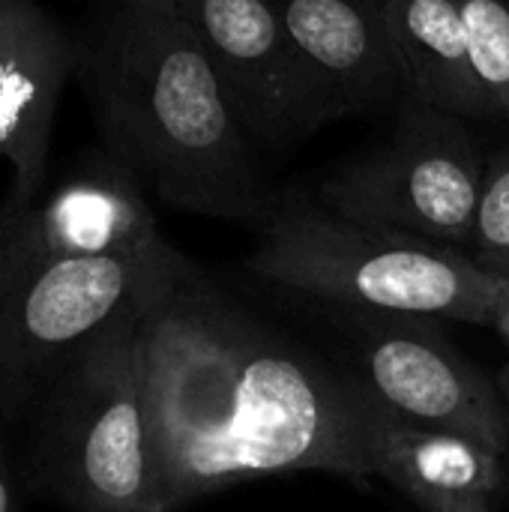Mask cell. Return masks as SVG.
<instances>
[{
  "instance_id": "cell-9",
  "label": "cell",
  "mask_w": 509,
  "mask_h": 512,
  "mask_svg": "<svg viewBox=\"0 0 509 512\" xmlns=\"http://www.w3.org/2000/svg\"><path fill=\"white\" fill-rule=\"evenodd\" d=\"M162 240L141 180L108 150L90 153L57 189L0 222V288L69 258H99Z\"/></svg>"
},
{
  "instance_id": "cell-19",
  "label": "cell",
  "mask_w": 509,
  "mask_h": 512,
  "mask_svg": "<svg viewBox=\"0 0 509 512\" xmlns=\"http://www.w3.org/2000/svg\"><path fill=\"white\" fill-rule=\"evenodd\" d=\"M498 387H501V396H504V408H507V426H509V363L501 369Z\"/></svg>"
},
{
  "instance_id": "cell-2",
  "label": "cell",
  "mask_w": 509,
  "mask_h": 512,
  "mask_svg": "<svg viewBox=\"0 0 509 512\" xmlns=\"http://www.w3.org/2000/svg\"><path fill=\"white\" fill-rule=\"evenodd\" d=\"M75 78L102 150L174 210L264 225L279 192L174 0H111L78 30Z\"/></svg>"
},
{
  "instance_id": "cell-20",
  "label": "cell",
  "mask_w": 509,
  "mask_h": 512,
  "mask_svg": "<svg viewBox=\"0 0 509 512\" xmlns=\"http://www.w3.org/2000/svg\"><path fill=\"white\" fill-rule=\"evenodd\" d=\"M507 462H509V456H507Z\"/></svg>"
},
{
  "instance_id": "cell-18",
  "label": "cell",
  "mask_w": 509,
  "mask_h": 512,
  "mask_svg": "<svg viewBox=\"0 0 509 512\" xmlns=\"http://www.w3.org/2000/svg\"><path fill=\"white\" fill-rule=\"evenodd\" d=\"M444 512H492L489 501H459V504H450Z\"/></svg>"
},
{
  "instance_id": "cell-11",
  "label": "cell",
  "mask_w": 509,
  "mask_h": 512,
  "mask_svg": "<svg viewBox=\"0 0 509 512\" xmlns=\"http://www.w3.org/2000/svg\"><path fill=\"white\" fill-rule=\"evenodd\" d=\"M267 3L345 114L378 108L396 93H405L387 24V0Z\"/></svg>"
},
{
  "instance_id": "cell-1",
  "label": "cell",
  "mask_w": 509,
  "mask_h": 512,
  "mask_svg": "<svg viewBox=\"0 0 509 512\" xmlns=\"http://www.w3.org/2000/svg\"><path fill=\"white\" fill-rule=\"evenodd\" d=\"M141 360L159 512L276 474H378L387 414L351 375L240 312L195 264L144 315Z\"/></svg>"
},
{
  "instance_id": "cell-14",
  "label": "cell",
  "mask_w": 509,
  "mask_h": 512,
  "mask_svg": "<svg viewBox=\"0 0 509 512\" xmlns=\"http://www.w3.org/2000/svg\"><path fill=\"white\" fill-rule=\"evenodd\" d=\"M471 63L509 123V0H459Z\"/></svg>"
},
{
  "instance_id": "cell-13",
  "label": "cell",
  "mask_w": 509,
  "mask_h": 512,
  "mask_svg": "<svg viewBox=\"0 0 509 512\" xmlns=\"http://www.w3.org/2000/svg\"><path fill=\"white\" fill-rule=\"evenodd\" d=\"M507 465V456L474 438L393 417L378 435V477L426 512H444L459 501H492L507 483Z\"/></svg>"
},
{
  "instance_id": "cell-10",
  "label": "cell",
  "mask_w": 509,
  "mask_h": 512,
  "mask_svg": "<svg viewBox=\"0 0 509 512\" xmlns=\"http://www.w3.org/2000/svg\"><path fill=\"white\" fill-rule=\"evenodd\" d=\"M78 69V30L39 0H0V156L12 168L0 222L42 192L57 105Z\"/></svg>"
},
{
  "instance_id": "cell-3",
  "label": "cell",
  "mask_w": 509,
  "mask_h": 512,
  "mask_svg": "<svg viewBox=\"0 0 509 512\" xmlns=\"http://www.w3.org/2000/svg\"><path fill=\"white\" fill-rule=\"evenodd\" d=\"M246 267L297 294L360 315L489 324L501 279L468 252L279 195Z\"/></svg>"
},
{
  "instance_id": "cell-7",
  "label": "cell",
  "mask_w": 509,
  "mask_h": 512,
  "mask_svg": "<svg viewBox=\"0 0 509 512\" xmlns=\"http://www.w3.org/2000/svg\"><path fill=\"white\" fill-rule=\"evenodd\" d=\"M174 6L198 33L258 150H288L348 117L267 0H174Z\"/></svg>"
},
{
  "instance_id": "cell-15",
  "label": "cell",
  "mask_w": 509,
  "mask_h": 512,
  "mask_svg": "<svg viewBox=\"0 0 509 512\" xmlns=\"http://www.w3.org/2000/svg\"><path fill=\"white\" fill-rule=\"evenodd\" d=\"M471 258L492 276H509V144L486 156Z\"/></svg>"
},
{
  "instance_id": "cell-12",
  "label": "cell",
  "mask_w": 509,
  "mask_h": 512,
  "mask_svg": "<svg viewBox=\"0 0 509 512\" xmlns=\"http://www.w3.org/2000/svg\"><path fill=\"white\" fill-rule=\"evenodd\" d=\"M405 99L450 111L462 120H501L480 84L459 0H387Z\"/></svg>"
},
{
  "instance_id": "cell-5",
  "label": "cell",
  "mask_w": 509,
  "mask_h": 512,
  "mask_svg": "<svg viewBox=\"0 0 509 512\" xmlns=\"http://www.w3.org/2000/svg\"><path fill=\"white\" fill-rule=\"evenodd\" d=\"M189 267L162 237L132 252L57 261L0 288V402L24 405L90 342L150 312Z\"/></svg>"
},
{
  "instance_id": "cell-4",
  "label": "cell",
  "mask_w": 509,
  "mask_h": 512,
  "mask_svg": "<svg viewBox=\"0 0 509 512\" xmlns=\"http://www.w3.org/2000/svg\"><path fill=\"white\" fill-rule=\"evenodd\" d=\"M144 315L90 342L45 387L39 471L72 510L159 512L141 360Z\"/></svg>"
},
{
  "instance_id": "cell-6",
  "label": "cell",
  "mask_w": 509,
  "mask_h": 512,
  "mask_svg": "<svg viewBox=\"0 0 509 512\" xmlns=\"http://www.w3.org/2000/svg\"><path fill=\"white\" fill-rule=\"evenodd\" d=\"M486 156L468 123L405 99L390 138L336 168L318 201L348 219L471 255Z\"/></svg>"
},
{
  "instance_id": "cell-17",
  "label": "cell",
  "mask_w": 509,
  "mask_h": 512,
  "mask_svg": "<svg viewBox=\"0 0 509 512\" xmlns=\"http://www.w3.org/2000/svg\"><path fill=\"white\" fill-rule=\"evenodd\" d=\"M0 512H18V501H15V489H12V480H9L3 450H0Z\"/></svg>"
},
{
  "instance_id": "cell-16",
  "label": "cell",
  "mask_w": 509,
  "mask_h": 512,
  "mask_svg": "<svg viewBox=\"0 0 509 512\" xmlns=\"http://www.w3.org/2000/svg\"><path fill=\"white\" fill-rule=\"evenodd\" d=\"M492 327L507 339L509 345V276L501 279L498 294H495V312H492Z\"/></svg>"
},
{
  "instance_id": "cell-8",
  "label": "cell",
  "mask_w": 509,
  "mask_h": 512,
  "mask_svg": "<svg viewBox=\"0 0 509 512\" xmlns=\"http://www.w3.org/2000/svg\"><path fill=\"white\" fill-rule=\"evenodd\" d=\"M351 378L393 420L456 432L509 456L501 387L420 318L360 315Z\"/></svg>"
}]
</instances>
